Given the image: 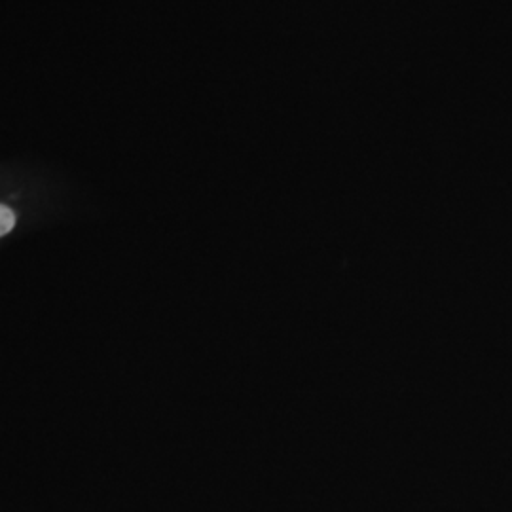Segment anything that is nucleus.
<instances>
[{
    "mask_svg": "<svg viewBox=\"0 0 512 512\" xmlns=\"http://www.w3.org/2000/svg\"><path fill=\"white\" fill-rule=\"evenodd\" d=\"M14 226H16L14 211L10 207H6V205H0V238L10 234L14 230Z\"/></svg>",
    "mask_w": 512,
    "mask_h": 512,
    "instance_id": "obj_1",
    "label": "nucleus"
}]
</instances>
